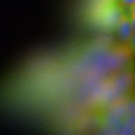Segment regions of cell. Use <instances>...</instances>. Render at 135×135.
<instances>
[{
	"instance_id": "obj_1",
	"label": "cell",
	"mask_w": 135,
	"mask_h": 135,
	"mask_svg": "<svg viewBox=\"0 0 135 135\" xmlns=\"http://www.w3.org/2000/svg\"><path fill=\"white\" fill-rule=\"evenodd\" d=\"M117 32L119 38L123 43H128L133 34L130 18L127 11L122 13L118 20Z\"/></svg>"
},
{
	"instance_id": "obj_2",
	"label": "cell",
	"mask_w": 135,
	"mask_h": 135,
	"mask_svg": "<svg viewBox=\"0 0 135 135\" xmlns=\"http://www.w3.org/2000/svg\"><path fill=\"white\" fill-rule=\"evenodd\" d=\"M121 6L128 9L135 5V0H119Z\"/></svg>"
},
{
	"instance_id": "obj_3",
	"label": "cell",
	"mask_w": 135,
	"mask_h": 135,
	"mask_svg": "<svg viewBox=\"0 0 135 135\" xmlns=\"http://www.w3.org/2000/svg\"><path fill=\"white\" fill-rule=\"evenodd\" d=\"M128 44H129V48H130L131 51L135 53V33L132 35Z\"/></svg>"
},
{
	"instance_id": "obj_4",
	"label": "cell",
	"mask_w": 135,
	"mask_h": 135,
	"mask_svg": "<svg viewBox=\"0 0 135 135\" xmlns=\"http://www.w3.org/2000/svg\"><path fill=\"white\" fill-rule=\"evenodd\" d=\"M128 15H129V18H130L131 27H132L133 33H135V15H130L129 13H128Z\"/></svg>"
}]
</instances>
